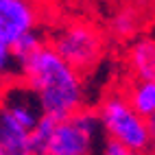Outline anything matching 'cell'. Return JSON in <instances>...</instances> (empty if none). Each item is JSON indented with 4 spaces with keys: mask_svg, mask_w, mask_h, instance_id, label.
<instances>
[{
    "mask_svg": "<svg viewBox=\"0 0 155 155\" xmlns=\"http://www.w3.org/2000/svg\"><path fill=\"white\" fill-rule=\"evenodd\" d=\"M20 77V64L13 46H9L7 42L0 39V83H7L11 79Z\"/></svg>",
    "mask_w": 155,
    "mask_h": 155,
    "instance_id": "8fae6325",
    "label": "cell"
},
{
    "mask_svg": "<svg viewBox=\"0 0 155 155\" xmlns=\"http://www.w3.org/2000/svg\"><path fill=\"white\" fill-rule=\"evenodd\" d=\"M149 2L151 0H136V2L120 7L109 20V33L116 39H120V42L136 39L151 20L147 15V11H144V5H149Z\"/></svg>",
    "mask_w": 155,
    "mask_h": 155,
    "instance_id": "ba28073f",
    "label": "cell"
},
{
    "mask_svg": "<svg viewBox=\"0 0 155 155\" xmlns=\"http://www.w3.org/2000/svg\"><path fill=\"white\" fill-rule=\"evenodd\" d=\"M96 155H151V153H142V151H136V149H131V147H127V144H122V142L105 138V142H103V147L98 149Z\"/></svg>",
    "mask_w": 155,
    "mask_h": 155,
    "instance_id": "7c38bea8",
    "label": "cell"
},
{
    "mask_svg": "<svg viewBox=\"0 0 155 155\" xmlns=\"http://www.w3.org/2000/svg\"><path fill=\"white\" fill-rule=\"evenodd\" d=\"M96 111L105 138L122 142L142 153H151V122L131 105L122 85L107 90L101 96Z\"/></svg>",
    "mask_w": 155,
    "mask_h": 155,
    "instance_id": "277c9868",
    "label": "cell"
},
{
    "mask_svg": "<svg viewBox=\"0 0 155 155\" xmlns=\"http://www.w3.org/2000/svg\"><path fill=\"white\" fill-rule=\"evenodd\" d=\"M2 85H5V83H0V98H2Z\"/></svg>",
    "mask_w": 155,
    "mask_h": 155,
    "instance_id": "5bb4252c",
    "label": "cell"
},
{
    "mask_svg": "<svg viewBox=\"0 0 155 155\" xmlns=\"http://www.w3.org/2000/svg\"><path fill=\"white\" fill-rule=\"evenodd\" d=\"M96 109H79L68 116L44 114L33 129L35 155H96L101 131Z\"/></svg>",
    "mask_w": 155,
    "mask_h": 155,
    "instance_id": "7a4b0ae2",
    "label": "cell"
},
{
    "mask_svg": "<svg viewBox=\"0 0 155 155\" xmlns=\"http://www.w3.org/2000/svg\"><path fill=\"white\" fill-rule=\"evenodd\" d=\"M0 105H2L7 111H11L13 116L28 129H35L37 122L44 116V109L39 105V98L35 96V92L31 90L20 77L7 81L2 85Z\"/></svg>",
    "mask_w": 155,
    "mask_h": 155,
    "instance_id": "8992f818",
    "label": "cell"
},
{
    "mask_svg": "<svg viewBox=\"0 0 155 155\" xmlns=\"http://www.w3.org/2000/svg\"><path fill=\"white\" fill-rule=\"evenodd\" d=\"M0 155H7V153H5V149H2V147H0Z\"/></svg>",
    "mask_w": 155,
    "mask_h": 155,
    "instance_id": "9a60e30c",
    "label": "cell"
},
{
    "mask_svg": "<svg viewBox=\"0 0 155 155\" xmlns=\"http://www.w3.org/2000/svg\"><path fill=\"white\" fill-rule=\"evenodd\" d=\"M127 98L131 101V105L136 107L142 116L153 118L155 116V79H131L122 83Z\"/></svg>",
    "mask_w": 155,
    "mask_h": 155,
    "instance_id": "30bf717a",
    "label": "cell"
},
{
    "mask_svg": "<svg viewBox=\"0 0 155 155\" xmlns=\"http://www.w3.org/2000/svg\"><path fill=\"white\" fill-rule=\"evenodd\" d=\"M151 122V155H155V116L149 118Z\"/></svg>",
    "mask_w": 155,
    "mask_h": 155,
    "instance_id": "4fadbf2b",
    "label": "cell"
},
{
    "mask_svg": "<svg viewBox=\"0 0 155 155\" xmlns=\"http://www.w3.org/2000/svg\"><path fill=\"white\" fill-rule=\"evenodd\" d=\"M0 147L7 155H35L33 129L24 127L2 105H0Z\"/></svg>",
    "mask_w": 155,
    "mask_h": 155,
    "instance_id": "52a82bcc",
    "label": "cell"
},
{
    "mask_svg": "<svg viewBox=\"0 0 155 155\" xmlns=\"http://www.w3.org/2000/svg\"><path fill=\"white\" fill-rule=\"evenodd\" d=\"M125 66L131 79H155V35H138L131 39Z\"/></svg>",
    "mask_w": 155,
    "mask_h": 155,
    "instance_id": "9c48e42d",
    "label": "cell"
},
{
    "mask_svg": "<svg viewBox=\"0 0 155 155\" xmlns=\"http://www.w3.org/2000/svg\"><path fill=\"white\" fill-rule=\"evenodd\" d=\"M39 24L42 9L37 0H0V39L9 46L39 31Z\"/></svg>",
    "mask_w": 155,
    "mask_h": 155,
    "instance_id": "5b68a950",
    "label": "cell"
},
{
    "mask_svg": "<svg viewBox=\"0 0 155 155\" xmlns=\"http://www.w3.org/2000/svg\"><path fill=\"white\" fill-rule=\"evenodd\" d=\"M46 42L83 74H90L105 57L107 39L98 24L83 18H66L46 31Z\"/></svg>",
    "mask_w": 155,
    "mask_h": 155,
    "instance_id": "3957f363",
    "label": "cell"
},
{
    "mask_svg": "<svg viewBox=\"0 0 155 155\" xmlns=\"http://www.w3.org/2000/svg\"><path fill=\"white\" fill-rule=\"evenodd\" d=\"M18 64L20 79L35 92L44 114L68 116L85 107L83 72L66 61L48 42L20 57Z\"/></svg>",
    "mask_w": 155,
    "mask_h": 155,
    "instance_id": "6da1fadb",
    "label": "cell"
}]
</instances>
